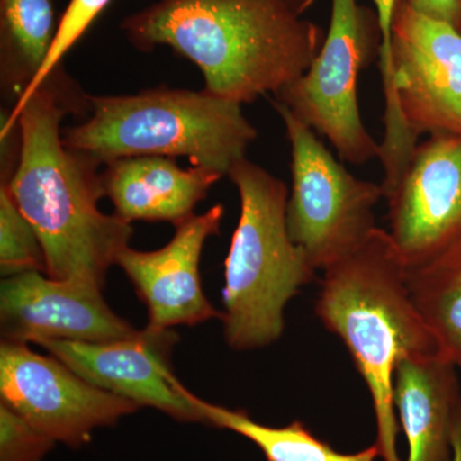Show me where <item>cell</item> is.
Masks as SVG:
<instances>
[{"instance_id": "44dd1931", "label": "cell", "mask_w": 461, "mask_h": 461, "mask_svg": "<svg viewBox=\"0 0 461 461\" xmlns=\"http://www.w3.org/2000/svg\"><path fill=\"white\" fill-rule=\"evenodd\" d=\"M56 442L0 402V461H42Z\"/></svg>"}, {"instance_id": "5bb4252c", "label": "cell", "mask_w": 461, "mask_h": 461, "mask_svg": "<svg viewBox=\"0 0 461 461\" xmlns=\"http://www.w3.org/2000/svg\"><path fill=\"white\" fill-rule=\"evenodd\" d=\"M222 177L202 167L181 168L169 157L118 158L102 169L105 198L115 215L129 223L150 221L175 227L195 215L196 205Z\"/></svg>"}, {"instance_id": "9a60e30c", "label": "cell", "mask_w": 461, "mask_h": 461, "mask_svg": "<svg viewBox=\"0 0 461 461\" xmlns=\"http://www.w3.org/2000/svg\"><path fill=\"white\" fill-rule=\"evenodd\" d=\"M459 369L444 354L402 357L393 377V406L408 441L406 461H453Z\"/></svg>"}, {"instance_id": "9c48e42d", "label": "cell", "mask_w": 461, "mask_h": 461, "mask_svg": "<svg viewBox=\"0 0 461 461\" xmlns=\"http://www.w3.org/2000/svg\"><path fill=\"white\" fill-rule=\"evenodd\" d=\"M397 98L412 138H461V32L399 0L393 25Z\"/></svg>"}, {"instance_id": "2e32d148", "label": "cell", "mask_w": 461, "mask_h": 461, "mask_svg": "<svg viewBox=\"0 0 461 461\" xmlns=\"http://www.w3.org/2000/svg\"><path fill=\"white\" fill-rule=\"evenodd\" d=\"M56 32L51 0H0V80L16 102L41 71Z\"/></svg>"}, {"instance_id": "277c9868", "label": "cell", "mask_w": 461, "mask_h": 461, "mask_svg": "<svg viewBox=\"0 0 461 461\" xmlns=\"http://www.w3.org/2000/svg\"><path fill=\"white\" fill-rule=\"evenodd\" d=\"M89 103L90 117L63 130V142L103 165L127 157H185L191 166L227 176L258 136L240 103L205 90L157 87L89 95Z\"/></svg>"}, {"instance_id": "7a4b0ae2", "label": "cell", "mask_w": 461, "mask_h": 461, "mask_svg": "<svg viewBox=\"0 0 461 461\" xmlns=\"http://www.w3.org/2000/svg\"><path fill=\"white\" fill-rule=\"evenodd\" d=\"M121 27L136 50L171 48L205 91L241 105L297 80L321 48V27L282 0H158Z\"/></svg>"}, {"instance_id": "cb8c5ba5", "label": "cell", "mask_w": 461, "mask_h": 461, "mask_svg": "<svg viewBox=\"0 0 461 461\" xmlns=\"http://www.w3.org/2000/svg\"><path fill=\"white\" fill-rule=\"evenodd\" d=\"M453 461H461V402L455 415L453 430Z\"/></svg>"}, {"instance_id": "ac0fdd59", "label": "cell", "mask_w": 461, "mask_h": 461, "mask_svg": "<svg viewBox=\"0 0 461 461\" xmlns=\"http://www.w3.org/2000/svg\"><path fill=\"white\" fill-rule=\"evenodd\" d=\"M412 302L442 354L461 369V241L408 271Z\"/></svg>"}, {"instance_id": "6da1fadb", "label": "cell", "mask_w": 461, "mask_h": 461, "mask_svg": "<svg viewBox=\"0 0 461 461\" xmlns=\"http://www.w3.org/2000/svg\"><path fill=\"white\" fill-rule=\"evenodd\" d=\"M86 109L89 94L60 65L25 104L2 114L0 135L17 124L21 132L16 169L2 184L41 240L45 275L103 290L133 230L118 215L100 212L104 165L63 142L62 121Z\"/></svg>"}, {"instance_id": "d4e9b609", "label": "cell", "mask_w": 461, "mask_h": 461, "mask_svg": "<svg viewBox=\"0 0 461 461\" xmlns=\"http://www.w3.org/2000/svg\"><path fill=\"white\" fill-rule=\"evenodd\" d=\"M282 2H284L291 11L295 12L299 16H303L317 0H282Z\"/></svg>"}, {"instance_id": "8992f818", "label": "cell", "mask_w": 461, "mask_h": 461, "mask_svg": "<svg viewBox=\"0 0 461 461\" xmlns=\"http://www.w3.org/2000/svg\"><path fill=\"white\" fill-rule=\"evenodd\" d=\"M272 105L291 147L288 233L315 271H324L362 247L378 229L375 209L384 189L351 175L286 105L277 100Z\"/></svg>"}, {"instance_id": "603a6c76", "label": "cell", "mask_w": 461, "mask_h": 461, "mask_svg": "<svg viewBox=\"0 0 461 461\" xmlns=\"http://www.w3.org/2000/svg\"><path fill=\"white\" fill-rule=\"evenodd\" d=\"M418 14L442 21L461 32V0H406Z\"/></svg>"}, {"instance_id": "8fae6325", "label": "cell", "mask_w": 461, "mask_h": 461, "mask_svg": "<svg viewBox=\"0 0 461 461\" xmlns=\"http://www.w3.org/2000/svg\"><path fill=\"white\" fill-rule=\"evenodd\" d=\"M177 342L175 330L147 326L111 342L53 339L39 345L94 386L182 423L204 424L191 402V391L173 373L172 353Z\"/></svg>"}, {"instance_id": "4fadbf2b", "label": "cell", "mask_w": 461, "mask_h": 461, "mask_svg": "<svg viewBox=\"0 0 461 461\" xmlns=\"http://www.w3.org/2000/svg\"><path fill=\"white\" fill-rule=\"evenodd\" d=\"M224 206H212L176 226L166 247L139 251L127 247L118 254L115 266L127 276L148 309V327L172 330L196 326L220 318L203 290L200 259L206 240L220 235Z\"/></svg>"}, {"instance_id": "52a82bcc", "label": "cell", "mask_w": 461, "mask_h": 461, "mask_svg": "<svg viewBox=\"0 0 461 461\" xmlns=\"http://www.w3.org/2000/svg\"><path fill=\"white\" fill-rule=\"evenodd\" d=\"M375 11L357 0H332L329 32L305 74L275 100L324 136L345 162L363 166L381 157V144L364 126L357 99L360 72L379 58Z\"/></svg>"}, {"instance_id": "ba28073f", "label": "cell", "mask_w": 461, "mask_h": 461, "mask_svg": "<svg viewBox=\"0 0 461 461\" xmlns=\"http://www.w3.org/2000/svg\"><path fill=\"white\" fill-rule=\"evenodd\" d=\"M0 402L33 429L72 448L89 444L94 430L115 426L138 411V403L80 377L57 357L27 344L0 345Z\"/></svg>"}, {"instance_id": "5b68a950", "label": "cell", "mask_w": 461, "mask_h": 461, "mask_svg": "<svg viewBox=\"0 0 461 461\" xmlns=\"http://www.w3.org/2000/svg\"><path fill=\"white\" fill-rule=\"evenodd\" d=\"M240 215L224 260V339L238 351L277 341L285 309L315 278V269L287 229V185L247 158L229 172Z\"/></svg>"}, {"instance_id": "3957f363", "label": "cell", "mask_w": 461, "mask_h": 461, "mask_svg": "<svg viewBox=\"0 0 461 461\" xmlns=\"http://www.w3.org/2000/svg\"><path fill=\"white\" fill-rule=\"evenodd\" d=\"M315 314L353 357L373 403L384 461H402L393 377L402 357L441 353L421 320L408 286V269L386 230L324 269Z\"/></svg>"}, {"instance_id": "e0dca14e", "label": "cell", "mask_w": 461, "mask_h": 461, "mask_svg": "<svg viewBox=\"0 0 461 461\" xmlns=\"http://www.w3.org/2000/svg\"><path fill=\"white\" fill-rule=\"evenodd\" d=\"M190 399L202 414L204 424L245 437L259 447L266 461H375L379 457L375 444L359 453H339L314 436L303 421L294 420L285 427H269L251 420L241 409L206 402L193 393Z\"/></svg>"}, {"instance_id": "7402d4cb", "label": "cell", "mask_w": 461, "mask_h": 461, "mask_svg": "<svg viewBox=\"0 0 461 461\" xmlns=\"http://www.w3.org/2000/svg\"><path fill=\"white\" fill-rule=\"evenodd\" d=\"M381 30V48H379V67L384 71L393 68V25L397 2L399 0H373Z\"/></svg>"}, {"instance_id": "30bf717a", "label": "cell", "mask_w": 461, "mask_h": 461, "mask_svg": "<svg viewBox=\"0 0 461 461\" xmlns=\"http://www.w3.org/2000/svg\"><path fill=\"white\" fill-rule=\"evenodd\" d=\"M390 236L406 269L420 268L461 241V138L433 133L418 144L384 196Z\"/></svg>"}, {"instance_id": "7c38bea8", "label": "cell", "mask_w": 461, "mask_h": 461, "mask_svg": "<svg viewBox=\"0 0 461 461\" xmlns=\"http://www.w3.org/2000/svg\"><path fill=\"white\" fill-rule=\"evenodd\" d=\"M0 329L5 341L38 345L53 339L111 342L139 330L109 308L99 288L42 272L3 278Z\"/></svg>"}, {"instance_id": "d6986e66", "label": "cell", "mask_w": 461, "mask_h": 461, "mask_svg": "<svg viewBox=\"0 0 461 461\" xmlns=\"http://www.w3.org/2000/svg\"><path fill=\"white\" fill-rule=\"evenodd\" d=\"M0 272L3 278L27 272L45 273L41 240L5 184H0Z\"/></svg>"}, {"instance_id": "ffe728a7", "label": "cell", "mask_w": 461, "mask_h": 461, "mask_svg": "<svg viewBox=\"0 0 461 461\" xmlns=\"http://www.w3.org/2000/svg\"><path fill=\"white\" fill-rule=\"evenodd\" d=\"M112 0H71L67 5L65 14L57 25L56 36L51 45L50 54L45 59L41 71L36 75L35 80L25 91L20 99L14 103V108L25 104L30 96L39 89L48 77L60 66L63 57L71 50L76 42L80 41L81 36L86 32L91 23L98 18L99 14L108 7Z\"/></svg>"}]
</instances>
